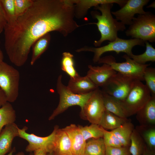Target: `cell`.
Masks as SVG:
<instances>
[{
	"instance_id": "5bb4252c",
	"label": "cell",
	"mask_w": 155,
	"mask_h": 155,
	"mask_svg": "<svg viewBox=\"0 0 155 155\" xmlns=\"http://www.w3.org/2000/svg\"><path fill=\"white\" fill-rule=\"evenodd\" d=\"M70 141L73 155H84L86 141H85L78 126L71 124L62 129Z\"/></svg>"
},
{
	"instance_id": "83f0119b",
	"label": "cell",
	"mask_w": 155,
	"mask_h": 155,
	"mask_svg": "<svg viewBox=\"0 0 155 155\" xmlns=\"http://www.w3.org/2000/svg\"><path fill=\"white\" fill-rule=\"evenodd\" d=\"M85 141L92 138H103L102 127L98 125L91 124L89 126H78Z\"/></svg>"
},
{
	"instance_id": "4dcf8cb0",
	"label": "cell",
	"mask_w": 155,
	"mask_h": 155,
	"mask_svg": "<svg viewBox=\"0 0 155 155\" xmlns=\"http://www.w3.org/2000/svg\"><path fill=\"white\" fill-rule=\"evenodd\" d=\"M141 131H138L143 139L146 143L148 148L152 151L154 152L155 149V129L151 126H148Z\"/></svg>"
},
{
	"instance_id": "f1b7e54d",
	"label": "cell",
	"mask_w": 155,
	"mask_h": 155,
	"mask_svg": "<svg viewBox=\"0 0 155 155\" xmlns=\"http://www.w3.org/2000/svg\"><path fill=\"white\" fill-rule=\"evenodd\" d=\"M146 50L143 53L139 55L133 54L130 57L134 61L141 64H145L148 62L155 61V49L149 42H145Z\"/></svg>"
},
{
	"instance_id": "d6a6232c",
	"label": "cell",
	"mask_w": 155,
	"mask_h": 155,
	"mask_svg": "<svg viewBox=\"0 0 155 155\" xmlns=\"http://www.w3.org/2000/svg\"><path fill=\"white\" fill-rule=\"evenodd\" d=\"M102 128L103 133V138L106 146L114 147L123 146L111 131H107L102 127Z\"/></svg>"
},
{
	"instance_id": "ab89813d",
	"label": "cell",
	"mask_w": 155,
	"mask_h": 155,
	"mask_svg": "<svg viewBox=\"0 0 155 155\" xmlns=\"http://www.w3.org/2000/svg\"><path fill=\"white\" fill-rule=\"evenodd\" d=\"M15 148L14 147L9 152V154L7 155H13V153L15 151ZM16 155H24V154L22 152H20L16 154ZM29 155H34V153L33 152H30V154Z\"/></svg>"
},
{
	"instance_id": "d4e9b609",
	"label": "cell",
	"mask_w": 155,
	"mask_h": 155,
	"mask_svg": "<svg viewBox=\"0 0 155 155\" xmlns=\"http://www.w3.org/2000/svg\"><path fill=\"white\" fill-rule=\"evenodd\" d=\"M106 148L103 138H92L86 142L84 155H105Z\"/></svg>"
},
{
	"instance_id": "3957f363",
	"label": "cell",
	"mask_w": 155,
	"mask_h": 155,
	"mask_svg": "<svg viewBox=\"0 0 155 155\" xmlns=\"http://www.w3.org/2000/svg\"><path fill=\"white\" fill-rule=\"evenodd\" d=\"M125 33L127 36L140 39L145 42H154L155 15L151 12L146 11L144 14L134 17Z\"/></svg>"
},
{
	"instance_id": "836d02e7",
	"label": "cell",
	"mask_w": 155,
	"mask_h": 155,
	"mask_svg": "<svg viewBox=\"0 0 155 155\" xmlns=\"http://www.w3.org/2000/svg\"><path fill=\"white\" fill-rule=\"evenodd\" d=\"M34 0H14L15 13L18 17L23 14L31 6Z\"/></svg>"
},
{
	"instance_id": "6da1fadb",
	"label": "cell",
	"mask_w": 155,
	"mask_h": 155,
	"mask_svg": "<svg viewBox=\"0 0 155 155\" xmlns=\"http://www.w3.org/2000/svg\"><path fill=\"white\" fill-rule=\"evenodd\" d=\"M72 0H34L31 6L4 29V47L10 61L18 67L26 62L31 48L52 31L66 37L79 28Z\"/></svg>"
},
{
	"instance_id": "60d3db41",
	"label": "cell",
	"mask_w": 155,
	"mask_h": 155,
	"mask_svg": "<svg viewBox=\"0 0 155 155\" xmlns=\"http://www.w3.org/2000/svg\"><path fill=\"white\" fill-rule=\"evenodd\" d=\"M4 55L1 50L0 48V63L3 61Z\"/></svg>"
},
{
	"instance_id": "484cf974",
	"label": "cell",
	"mask_w": 155,
	"mask_h": 155,
	"mask_svg": "<svg viewBox=\"0 0 155 155\" xmlns=\"http://www.w3.org/2000/svg\"><path fill=\"white\" fill-rule=\"evenodd\" d=\"M73 55L68 52L62 54L61 60V69L70 77L74 78L80 76L74 66Z\"/></svg>"
},
{
	"instance_id": "4fadbf2b",
	"label": "cell",
	"mask_w": 155,
	"mask_h": 155,
	"mask_svg": "<svg viewBox=\"0 0 155 155\" xmlns=\"http://www.w3.org/2000/svg\"><path fill=\"white\" fill-rule=\"evenodd\" d=\"M86 76L97 87H102L117 72L109 65L103 63L100 66H88Z\"/></svg>"
},
{
	"instance_id": "f35d334b",
	"label": "cell",
	"mask_w": 155,
	"mask_h": 155,
	"mask_svg": "<svg viewBox=\"0 0 155 155\" xmlns=\"http://www.w3.org/2000/svg\"><path fill=\"white\" fill-rule=\"evenodd\" d=\"M34 155H47V153L41 150H38L34 151Z\"/></svg>"
},
{
	"instance_id": "277c9868",
	"label": "cell",
	"mask_w": 155,
	"mask_h": 155,
	"mask_svg": "<svg viewBox=\"0 0 155 155\" xmlns=\"http://www.w3.org/2000/svg\"><path fill=\"white\" fill-rule=\"evenodd\" d=\"M62 75L58 77L56 90L59 96V104L49 118V120L53 119L55 117L66 110L69 107L73 106H78L83 110L84 104L91 96L93 91L84 94H74L63 84L62 82Z\"/></svg>"
},
{
	"instance_id": "2e32d148",
	"label": "cell",
	"mask_w": 155,
	"mask_h": 155,
	"mask_svg": "<svg viewBox=\"0 0 155 155\" xmlns=\"http://www.w3.org/2000/svg\"><path fill=\"white\" fill-rule=\"evenodd\" d=\"M19 128L15 123L5 126L0 132V155H5L11 150L14 138L19 137Z\"/></svg>"
},
{
	"instance_id": "7a4b0ae2",
	"label": "cell",
	"mask_w": 155,
	"mask_h": 155,
	"mask_svg": "<svg viewBox=\"0 0 155 155\" xmlns=\"http://www.w3.org/2000/svg\"><path fill=\"white\" fill-rule=\"evenodd\" d=\"M113 4L105 3L94 7L95 10H99L101 14L97 11L91 12L92 17L98 21L97 23L91 24L97 25L101 35L100 39L94 42L96 47L100 46L105 41H114L118 37V32L123 31L126 28L125 25L113 17L111 10Z\"/></svg>"
},
{
	"instance_id": "7c38bea8",
	"label": "cell",
	"mask_w": 155,
	"mask_h": 155,
	"mask_svg": "<svg viewBox=\"0 0 155 155\" xmlns=\"http://www.w3.org/2000/svg\"><path fill=\"white\" fill-rule=\"evenodd\" d=\"M149 0H127L125 4L116 11H111L112 14L118 21L125 25L129 26L135 14H142L146 11L144 7L149 2Z\"/></svg>"
},
{
	"instance_id": "5b68a950",
	"label": "cell",
	"mask_w": 155,
	"mask_h": 155,
	"mask_svg": "<svg viewBox=\"0 0 155 155\" xmlns=\"http://www.w3.org/2000/svg\"><path fill=\"white\" fill-rule=\"evenodd\" d=\"M106 45L98 47L85 46L77 49V52L90 51L94 53L93 61L94 63H98L102 55L104 53L114 51L119 54L124 53L129 57L133 54L132 48L135 46H144L145 42L140 39L132 38L124 39L118 37L115 40L108 42Z\"/></svg>"
},
{
	"instance_id": "4316f807",
	"label": "cell",
	"mask_w": 155,
	"mask_h": 155,
	"mask_svg": "<svg viewBox=\"0 0 155 155\" xmlns=\"http://www.w3.org/2000/svg\"><path fill=\"white\" fill-rule=\"evenodd\" d=\"M129 151L131 155H142L145 146L143 139L137 130L134 129L130 137Z\"/></svg>"
},
{
	"instance_id": "44dd1931",
	"label": "cell",
	"mask_w": 155,
	"mask_h": 155,
	"mask_svg": "<svg viewBox=\"0 0 155 155\" xmlns=\"http://www.w3.org/2000/svg\"><path fill=\"white\" fill-rule=\"evenodd\" d=\"M49 33L43 35L34 43L32 46V53L30 63L33 65L41 55L47 50L51 40Z\"/></svg>"
},
{
	"instance_id": "8d00e7d4",
	"label": "cell",
	"mask_w": 155,
	"mask_h": 155,
	"mask_svg": "<svg viewBox=\"0 0 155 155\" xmlns=\"http://www.w3.org/2000/svg\"><path fill=\"white\" fill-rule=\"evenodd\" d=\"M7 102L6 95L0 87V108Z\"/></svg>"
},
{
	"instance_id": "f546056e",
	"label": "cell",
	"mask_w": 155,
	"mask_h": 155,
	"mask_svg": "<svg viewBox=\"0 0 155 155\" xmlns=\"http://www.w3.org/2000/svg\"><path fill=\"white\" fill-rule=\"evenodd\" d=\"M0 2L6 20V25L10 26L14 23L17 18L14 0H0Z\"/></svg>"
},
{
	"instance_id": "ee69618b",
	"label": "cell",
	"mask_w": 155,
	"mask_h": 155,
	"mask_svg": "<svg viewBox=\"0 0 155 155\" xmlns=\"http://www.w3.org/2000/svg\"><path fill=\"white\" fill-rule=\"evenodd\" d=\"M131 155V154H129V155Z\"/></svg>"
},
{
	"instance_id": "74e56055",
	"label": "cell",
	"mask_w": 155,
	"mask_h": 155,
	"mask_svg": "<svg viewBox=\"0 0 155 155\" xmlns=\"http://www.w3.org/2000/svg\"><path fill=\"white\" fill-rule=\"evenodd\" d=\"M142 155H155L154 152L145 146Z\"/></svg>"
},
{
	"instance_id": "e575fe53",
	"label": "cell",
	"mask_w": 155,
	"mask_h": 155,
	"mask_svg": "<svg viewBox=\"0 0 155 155\" xmlns=\"http://www.w3.org/2000/svg\"><path fill=\"white\" fill-rule=\"evenodd\" d=\"M105 155H128L130 154L129 147H114L106 146Z\"/></svg>"
},
{
	"instance_id": "8992f818",
	"label": "cell",
	"mask_w": 155,
	"mask_h": 155,
	"mask_svg": "<svg viewBox=\"0 0 155 155\" xmlns=\"http://www.w3.org/2000/svg\"><path fill=\"white\" fill-rule=\"evenodd\" d=\"M150 92L141 81L135 80L125 99L121 101L127 116L136 114L149 101Z\"/></svg>"
},
{
	"instance_id": "1f68e13d",
	"label": "cell",
	"mask_w": 155,
	"mask_h": 155,
	"mask_svg": "<svg viewBox=\"0 0 155 155\" xmlns=\"http://www.w3.org/2000/svg\"><path fill=\"white\" fill-rule=\"evenodd\" d=\"M145 85L150 91L151 96H155V69L147 67L145 70L143 75Z\"/></svg>"
},
{
	"instance_id": "ba28073f",
	"label": "cell",
	"mask_w": 155,
	"mask_h": 155,
	"mask_svg": "<svg viewBox=\"0 0 155 155\" xmlns=\"http://www.w3.org/2000/svg\"><path fill=\"white\" fill-rule=\"evenodd\" d=\"M123 57L125 61L117 62L115 58L111 55L100 58L98 63H106L110 65L117 72L140 81H144L143 75L146 69L150 65L139 64L125 54Z\"/></svg>"
},
{
	"instance_id": "e0dca14e",
	"label": "cell",
	"mask_w": 155,
	"mask_h": 155,
	"mask_svg": "<svg viewBox=\"0 0 155 155\" xmlns=\"http://www.w3.org/2000/svg\"><path fill=\"white\" fill-rule=\"evenodd\" d=\"M67 87L72 92L78 94L88 93L98 88L86 75L70 78Z\"/></svg>"
},
{
	"instance_id": "9a60e30c",
	"label": "cell",
	"mask_w": 155,
	"mask_h": 155,
	"mask_svg": "<svg viewBox=\"0 0 155 155\" xmlns=\"http://www.w3.org/2000/svg\"><path fill=\"white\" fill-rule=\"evenodd\" d=\"M127 0H73L75 4V16L77 18L83 17L88 10L92 7L105 3H117L121 7Z\"/></svg>"
},
{
	"instance_id": "d590c367",
	"label": "cell",
	"mask_w": 155,
	"mask_h": 155,
	"mask_svg": "<svg viewBox=\"0 0 155 155\" xmlns=\"http://www.w3.org/2000/svg\"><path fill=\"white\" fill-rule=\"evenodd\" d=\"M6 24V20L0 2V34L4 30Z\"/></svg>"
},
{
	"instance_id": "8fae6325",
	"label": "cell",
	"mask_w": 155,
	"mask_h": 155,
	"mask_svg": "<svg viewBox=\"0 0 155 155\" xmlns=\"http://www.w3.org/2000/svg\"><path fill=\"white\" fill-rule=\"evenodd\" d=\"M105 111L102 91L98 87L94 91L80 114L91 124L99 125Z\"/></svg>"
},
{
	"instance_id": "9c48e42d",
	"label": "cell",
	"mask_w": 155,
	"mask_h": 155,
	"mask_svg": "<svg viewBox=\"0 0 155 155\" xmlns=\"http://www.w3.org/2000/svg\"><path fill=\"white\" fill-rule=\"evenodd\" d=\"M59 127L55 126L51 133L48 136L40 137L33 133H29L26 131L28 128L24 126L22 129H18L19 137L28 142V145L26 148L28 152H33L41 150L47 153L53 152L57 130Z\"/></svg>"
},
{
	"instance_id": "ac0fdd59",
	"label": "cell",
	"mask_w": 155,
	"mask_h": 155,
	"mask_svg": "<svg viewBox=\"0 0 155 155\" xmlns=\"http://www.w3.org/2000/svg\"><path fill=\"white\" fill-rule=\"evenodd\" d=\"M52 152L54 155H73L69 138L62 129L57 130Z\"/></svg>"
},
{
	"instance_id": "30bf717a",
	"label": "cell",
	"mask_w": 155,
	"mask_h": 155,
	"mask_svg": "<svg viewBox=\"0 0 155 155\" xmlns=\"http://www.w3.org/2000/svg\"><path fill=\"white\" fill-rule=\"evenodd\" d=\"M135 80L119 72L102 87V91L122 101L125 98Z\"/></svg>"
},
{
	"instance_id": "b9f144b4",
	"label": "cell",
	"mask_w": 155,
	"mask_h": 155,
	"mask_svg": "<svg viewBox=\"0 0 155 155\" xmlns=\"http://www.w3.org/2000/svg\"><path fill=\"white\" fill-rule=\"evenodd\" d=\"M155 1H154L151 4H150L149 5H148L147 7L148 8L153 7L155 8Z\"/></svg>"
},
{
	"instance_id": "7bdbcfd3",
	"label": "cell",
	"mask_w": 155,
	"mask_h": 155,
	"mask_svg": "<svg viewBox=\"0 0 155 155\" xmlns=\"http://www.w3.org/2000/svg\"><path fill=\"white\" fill-rule=\"evenodd\" d=\"M47 155H54L53 154V153L52 152L47 153Z\"/></svg>"
},
{
	"instance_id": "603a6c76",
	"label": "cell",
	"mask_w": 155,
	"mask_h": 155,
	"mask_svg": "<svg viewBox=\"0 0 155 155\" xmlns=\"http://www.w3.org/2000/svg\"><path fill=\"white\" fill-rule=\"evenodd\" d=\"M127 121V119L120 117L105 110L99 125L105 129L111 131L119 127Z\"/></svg>"
},
{
	"instance_id": "d6986e66",
	"label": "cell",
	"mask_w": 155,
	"mask_h": 155,
	"mask_svg": "<svg viewBox=\"0 0 155 155\" xmlns=\"http://www.w3.org/2000/svg\"><path fill=\"white\" fill-rule=\"evenodd\" d=\"M138 119L143 122L142 126H150L155 124V96L151 98L136 114Z\"/></svg>"
},
{
	"instance_id": "7402d4cb",
	"label": "cell",
	"mask_w": 155,
	"mask_h": 155,
	"mask_svg": "<svg viewBox=\"0 0 155 155\" xmlns=\"http://www.w3.org/2000/svg\"><path fill=\"white\" fill-rule=\"evenodd\" d=\"M133 124L127 121L119 127L111 131L119 140L122 146L129 147L130 137L134 129Z\"/></svg>"
},
{
	"instance_id": "ffe728a7",
	"label": "cell",
	"mask_w": 155,
	"mask_h": 155,
	"mask_svg": "<svg viewBox=\"0 0 155 155\" xmlns=\"http://www.w3.org/2000/svg\"><path fill=\"white\" fill-rule=\"evenodd\" d=\"M102 95L106 110L122 118L127 117L120 101L103 92Z\"/></svg>"
},
{
	"instance_id": "cb8c5ba5",
	"label": "cell",
	"mask_w": 155,
	"mask_h": 155,
	"mask_svg": "<svg viewBox=\"0 0 155 155\" xmlns=\"http://www.w3.org/2000/svg\"><path fill=\"white\" fill-rule=\"evenodd\" d=\"M16 118L15 110L10 103L7 102L0 108V132L4 126L15 123Z\"/></svg>"
},
{
	"instance_id": "52a82bcc",
	"label": "cell",
	"mask_w": 155,
	"mask_h": 155,
	"mask_svg": "<svg viewBox=\"0 0 155 155\" xmlns=\"http://www.w3.org/2000/svg\"><path fill=\"white\" fill-rule=\"evenodd\" d=\"M20 78L18 70L3 61L0 63V87L6 95L7 102H13L17 99Z\"/></svg>"
}]
</instances>
